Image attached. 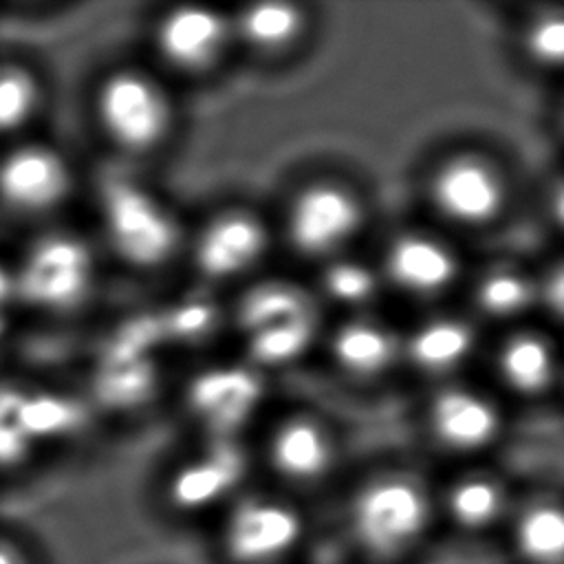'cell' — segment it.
Wrapping results in <instances>:
<instances>
[{
	"label": "cell",
	"mask_w": 564,
	"mask_h": 564,
	"mask_svg": "<svg viewBox=\"0 0 564 564\" xmlns=\"http://www.w3.org/2000/svg\"><path fill=\"white\" fill-rule=\"evenodd\" d=\"M333 542L339 560L425 564L441 542L434 482L403 465H381L339 482Z\"/></svg>",
	"instance_id": "obj_1"
},
{
	"label": "cell",
	"mask_w": 564,
	"mask_h": 564,
	"mask_svg": "<svg viewBox=\"0 0 564 564\" xmlns=\"http://www.w3.org/2000/svg\"><path fill=\"white\" fill-rule=\"evenodd\" d=\"M317 509L264 482L245 489L200 535L205 564H313Z\"/></svg>",
	"instance_id": "obj_2"
},
{
	"label": "cell",
	"mask_w": 564,
	"mask_h": 564,
	"mask_svg": "<svg viewBox=\"0 0 564 564\" xmlns=\"http://www.w3.org/2000/svg\"><path fill=\"white\" fill-rule=\"evenodd\" d=\"M253 482L256 452L245 438L196 436L156 471L150 511L174 533L200 535Z\"/></svg>",
	"instance_id": "obj_3"
},
{
	"label": "cell",
	"mask_w": 564,
	"mask_h": 564,
	"mask_svg": "<svg viewBox=\"0 0 564 564\" xmlns=\"http://www.w3.org/2000/svg\"><path fill=\"white\" fill-rule=\"evenodd\" d=\"M229 322L247 361L264 372L291 366L313 348L319 337V302L291 280H262L245 289Z\"/></svg>",
	"instance_id": "obj_4"
},
{
	"label": "cell",
	"mask_w": 564,
	"mask_h": 564,
	"mask_svg": "<svg viewBox=\"0 0 564 564\" xmlns=\"http://www.w3.org/2000/svg\"><path fill=\"white\" fill-rule=\"evenodd\" d=\"M256 469L260 482L315 507L339 487L341 449L326 423L295 414L269 430Z\"/></svg>",
	"instance_id": "obj_5"
},
{
	"label": "cell",
	"mask_w": 564,
	"mask_h": 564,
	"mask_svg": "<svg viewBox=\"0 0 564 564\" xmlns=\"http://www.w3.org/2000/svg\"><path fill=\"white\" fill-rule=\"evenodd\" d=\"M99 216L110 251L128 267L152 271L181 249V223L167 203L132 181H110L99 194Z\"/></svg>",
	"instance_id": "obj_6"
},
{
	"label": "cell",
	"mask_w": 564,
	"mask_h": 564,
	"mask_svg": "<svg viewBox=\"0 0 564 564\" xmlns=\"http://www.w3.org/2000/svg\"><path fill=\"white\" fill-rule=\"evenodd\" d=\"M520 489L489 465L467 463L434 482L441 540L463 546H491L502 533Z\"/></svg>",
	"instance_id": "obj_7"
},
{
	"label": "cell",
	"mask_w": 564,
	"mask_h": 564,
	"mask_svg": "<svg viewBox=\"0 0 564 564\" xmlns=\"http://www.w3.org/2000/svg\"><path fill=\"white\" fill-rule=\"evenodd\" d=\"M97 264L90 245L73 231L35 238L13 271L15 295L40 311L68 313L82 306L95 286Z\"/></svg>",
	"instance_id": "obj_8"
},
{
	"label": "cell",
	"mask_w": 564,
	"mask_h": 564,
	"mask_svg": "<svg viewBox=\"0 0 564 564\" xmlns=\"http://www.w3.org/2000/svg\"><path fill=\"white\" fill-rule=\"evenodd\" d=\"M264 399V375L249 361L205 366L183 386V410L205 438H245Z\"/></svg>",
	"instance_id": "obj_9"
},
{
	"label": "cell",
	"mask_w": 564,
	"mask_h": 564,
	"mask_svg": "<svg viewBox=\"0 0 564 564\" xmlns=\"http://www.w3.org/2000/svg\"><path fill=\"white\" fill-rule=\"evenodd\" d=\"M95 115L104 134L126 152H150L172 130L170 95L141 68H115L95 90Z\"/></svg>",
	"instance_id": "obj_10"
},
{
	"label": "cell",
	"mask_w": 564,
	"mask_h": 564,
	"mask_svg": "<svg viewBox=\"0 0 564 564\" xmlns=\"http://www.w3.org/2000/svg\"><path fill=\"white\" fill-rule=\"evenodd\" d=\"M366 209L346 183L322 178L302 185L289 200L284 231L291 249L304 258L330 260L359 236Z\"/></svg>",
	"instance_id": "obj_11"
},
{
	"label": "cell",
	"mask_w": 564,
	"mask_h": 564,
	"mask_svg": "<svg viewBox=\"0 0 564 564\" xmlns=\"http://www.w3.org/2000/svg\"><path fill=\"white\" fill-rule=\"evenodd\" d=\"M509 187L505 172L494 159L460 150L434 165L427 176V198L434 209L460 227L494 223L507 205Z\"/></svg>",
	"instance_id": "obj_12"
},
{
	"label": "cell",
	"mask_w": 564,
	"mask_h": 564,
	"mask_svg": "<svg viewBox=\"0 0 564 564\" xmlns=\"http://www.w3.org/2000/svg\"><path fill=\"white\" fill-rule=\"evenodd\" d=\"M269 251V229L251 209L231 207L209 216L192 242L196 271L209 282L247 275Z\"/></svg>",
	"instance_id": "obj_13"
},
{
	"label": "cell",
	"mask_w": 564,
	"mask_h": 564,
	"mask_svg": "<svg viewBox=\"0 0 564 564\" xmlns=\"http://www.w3.org/2000/svg\"><path fill=\"white\" fill-rule=\"evenodd\" d=\"M427 430L445 454L474 463L496 445L502 432L498 405L478 388H441L427 405Z\"/></svg>",
	"instance_id": "obj_14"
},
{
	"label": "cell",
	"mask_w": 564,
	"mask_h": 564,
	"mask_svg": "<svg viewBox=\"0 0 564 564\" xmlns=\"http://www.w3.org/2000/svg\"><path fill=\"white\" fill-rule=\"evenodd\" d=\"M494 551L502 564H564V505L557 489H520Z\"/></svg>",
	"instance_id": "obj_15"
},
{
	"label": "cell",
	"mask_w": 564,
	"mask_h": 564,
	"mask_svg": "<svg viewBox=\"0 0 564 564\" xmlns=\"http://www.w3.org/2000/svg\"><path fill=\"white\" fill-rule=\"evenodd\" d=\"M379 273L397 291L430 300L454 286L460 260L452 245L430 231H401L386 245Z\"/></svg>",
	"instance_id": "obj_16"
},
{
	"label": "cell",
	"mask_w": 564,
	"mask_h": 564,
	"mask_svg": "<svg viewBox=\"0 0 564 564\" xmlns=\"http://www.w3.org/2000/svg\"><path fill=\"white\" fill-rule=\"evenodd\" d=\"M234 37L231 20L203 4H178L161 15L154 46L165 64L183 73L212 68Z\"/></svg>",
	"instance_id": "obj_17"
},
{
	"label": "cell",
	"mask_w": 564,
	"mask_h": 564,
	"mask_svg": "<svg viewBox=\"0 0 564 564\" xmlns=\"http://www.w3.org/2000/svg\"><path fill=\"white\" fill-rule=\"evenodd\" d=\"M70 185L73 172L66 159L48 145H20L0 159V200L20 214L55 209Z\"/></svg>",
	"instance_id": "obj_18"
},
{
	"label": "cell",
	"mask_w": 564,
	"mask_h": 564,
	"mask_svg": "<svg viewBox=\"0 0 564 564\" xmlns=\"http://www.w3.org/2000/svg\"><path fill=\"white\" fill-rule=\"evenodd\" d=\"M335 366L352 379H377L403 357V339L386 322L355 313L328 337Z\"/></svg>",
	"instance_id": "obj_19"
},
{
	"label": "cell",
	"mask_w": 564,
	"mask_h": 564,
	"mask_svg": "<svg viewBox=\"0 0 564 564\" xmlns=\"http://www.w3.org/2000/svg\"><path fill=\"white\" fill-rule=\"evenodd\" d=\"M474 324L456 313L421 319L403 339V357L423 375L445 377L463 368L476 350Z\"/></svg>",
	"instance_id": "obj_20"
},
{
	"label": "cell",
	"mask_w": 564,
	"mask_h": 564,
	"mask_svg": "<svg viewBox=\"0 0 564 564\" xmlns=\"http://www.w3.org/2000/svg\"><path fill=\"white\" fill-rule=\"evenodd\" d=\"M496 372L511 392L540 397L557 377L555 346L544 333L516 330L498 346Z\"/></svg>",
	"instance_id": "obj_21"
},
{
	"label": "cell",
	"mask_w": 564,
	"mask_h": 564,
	"mask_svg": "<svg viewBox=\"0 0 564 564\" xmlns=\"http://www.w3.org/2000/svg\"><path fill=\"white\" fill-rule=\"evenodd\" d=\"M163 348L192 350L209 344L225 324L220 302L207 293H183L154 311Z\"/></svg>",
	"instance_id": "obj_22"
},
{
	"label": "cell",
	"mask_w": 564,
	"mask_h": 564,
	"mask_svg": "<svg viewBox=\"0 0 564 564\" xmlns=\"http://www.w3.org/2000/svg\"><path fill=\"white\" fill-rule=\"evenodd\" d=\"M22 419L35 447L73 441L86 427V408L79 399L46 388H22Z\"/></svg>",
	"instance_id": "obj_23"
},
{
	"label": "cell",
	"mask_w": 564,
	"mask_h": 564,
	"mask_svg": "<svg viewBox=\"0 0 564 564\" xmlns=\"http://www.w3.org/2000/svg\"><path fill=\"white\" fill-rule=\"evenodd\" d=\"M306 26V15L291 2H256L245 7L231 20L234 35L251 48L275 53L297 42Z\"/></svg>",
	"instance_id": "obj_24"
},
{
	"label": "cell",
	"mask_w": 564,
	"mask_h": 564,
	"mask_svg": "<svg viewBox=\"0 0 564 564\" xmlns=\"http://www.w3.org/2000/svg\"><path fill=\"white\" fill-rule=\"evenodd\" d=\"M538 302V280L513 264L485 269L474 284V304L489 319H513Z\"/></svg>",
	"instance_id": "obj_25"
},
{
	"label": "cell",
	"mask_w": 564,
	"mask_h": 564,
	"mask_svg": "<svg viewBox=\"0 0 564 564\" xmlns=\"http://www.w3.org/2000/svg\"><path fill=\"white\" fill-rule=\"evenodd\" d=\"M381 282L383 280L377 267L359 258L337 256L326 260V264L322 267L317 291L319 297L341 308L361 311L377 297Z\"/></svg>",
	"instance_id": "obj_26"
},
{
	"label": "cell",
	"mask_w": 564,
	"mask_h": 564,
	"mask_svg": "<svg viewBox=\"0 0 564 564\" xmlns=\"http://www.w3.org/2000/svg\"><path fill=\"white\" fill-rule=\"evenodd\" d=\"M37 454L22 419V388L0 383V474L24 469Z\"/></svg>",
	"instance_id": "obj_27"
},
{
	"label": "cell",
	"mask_w": 564,
	"mask_h": 564,
	"mask_svg": "<svg viewBox=\"0 0 564 564\" xmlns=\"http://www.w3.org/2000/svg\"><path fill=\"white\" fill-rule=\"evenodd\" d=\"M37 77L20 64H0V134L24 128L40 108Z\"/></svg>",
	"instance_id": "obj_28"
},
{
	"label": "cell",
	"mask_w": 564,
	"mask_h": 564,
	"mask_svg": "<svg viewBox=\"0 0 564 564\" xmlns=\"http://www.w3.org/2000/svg\"><path fill=\"white\" fill-rule=\"evenodd\" d=\"M527 55L540 66H557L564 53V20L560 13L535 18L524 31Z\"/></svg>",
	"instance_id": "obj_29"
},
{
	"label": "cell",
	"mask_w": 564,
	"mask_h": 564,
	"mask_svg": "<svg viewBox=\"0 0 564 564\" xmlns=\"http://www.w3.org/2000/svg\"><path fill=\"white\" fill-rule=\"evenodd\" d=\"M0 564H46L42 551L22 533L0 527Z\"/></svg>",
	"instance_id": "obj_30"
},
{
	"label": "cell",
	"mask_w": 564,
	"mask_h": 564,
	"mask_svg": "<svg viewBox=\"0 0 564 564\" xmlns=\"http://www.w3.org/2000/svg\"><path fill=\"white\" fill-rule=\"evenodd\" d=\"M538 300L553 306V313L560 315L562 308V271L555 264L551 275H546L542 282H538Z\"/></svg>",
	"instance_id": "obj_31"
},
{
	"label": "cell",
	"mask_w": 564,
	"mask_h": 564,
	"mask_svg": "<svg viewBox=\"0 0 564 564\" xmlns=\"http://www.w3.org/2000/svg\"><path fill=\"white\" fill-rule=\"evenodd\" d=\"M15 297V282H13V271H9L0 262V311Z\"/></svg>",
	"instance_id": "obj_32"
},
{
	"label": "cell",
	"mask_w": 564,
	"mask_h": 564,
	"mask_svg": "<svg viewBox=\"0 0 564 564\" xmlns=\"http://www.w3.org/2000/svg\"><path fill=\"white\" fill-rule=\"evenodd\" d=\"M4 335H7V317H4V311H0V344H2Z\"/></svg>",
	"instance_id": "obj_33"
},
{
	"label": "cell",
	"mask_w": 564,
	"mask_h": 564,
	"mask_svg": "<svg viewBox=\"0 0 564 564\" xmlns=\"http://www.w3.org/2000/svg\"><path fill=\"white\" fill-rule=\"evenodd\" d=\"M143 564H174V562H143Z\"/></svg>",
	"instance_id": "obj_34"
},
{
	"label": "cell",
	"mask_w": 564,
	"mask_h": 564,
	"mask_svg": "<svg viewBox=\"0 0 564 564\" xmlns=\"http://www.w3.org/2000/svg\"><path fill=\"white\" fill-rule=\"evenodd\" d=\"M337 564H359V562H344V560H339Z\"/></svg>",
	"instance_id": "obj_35"
}]
</instances>
